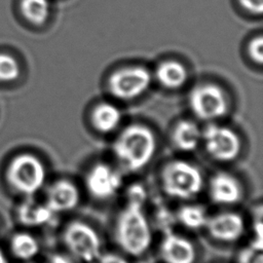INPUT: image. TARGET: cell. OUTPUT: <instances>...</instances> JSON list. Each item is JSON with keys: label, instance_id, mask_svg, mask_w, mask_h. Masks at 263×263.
<instances>
[{"label": "cell", "instance_id": "6da1fadb", "mask_svg": "<svg viewBox=\"0 0 263 263\" xmlns=\"http://www.w3.org/2000/svg\"><path fill=\"white\" fill-rule=\"evenodd\" d=\"M144 205L127 202L118 213L114 225L117 246L126 254L139 257L151 246L152 232L143 210Z\"/></svg>", "mask_w": 263, "mask_h": 263}, {"label": "cell", "instance_id": "7a4b0ae2", "mask_svg": "<svg viewBox=\"0 0 263 263\" xmlns=\"http://www.w3.org/2000/svg\"><path fill=\"white\" fill-rule=\"evenodd\" d=\"M112 149L117 160L126 170L137 172L153 158L156 150L155 136L148 127L133 124L119 134Z\"/></svg>", "mask_w": 263, "mask_h": 263}, {"label": "cell", "instance_id": "3957f363", "mask_svg": "<svg viewBox=\"0 0 263 263\" xmlns=\"http://www.w3.org/2000/svg\"><path fill=\"white\" fill-rule=\"evenodd\" d=\"M162 191L172 198L188 200L198 195L204 185L201 171L193 163L175 159L168 161L160 171Z\"/></svg>", "mask_w": 263, "mask_h": 263}, {"label": "cell", "instance_id": "277c9868", "mask_svg": "<svg viewBox=\"0 0 263 263\" xmlns=\"http://www.w3.org/2000/svg\"><path fill=\"white\" fill-rule=\"evenodd\" d=\"M7 180L20 193L33 195L43 187L46 170L37 156L22 153L10 161L7 168Z\"/></svg>", "mask_w": 263, "mask_h": 263}, {"label": "cell", "instance_id": "5b68a950", "mask_svg": "<svg viewBox=\"0 0 263 263\" xmlns=\"http://www.w3.org/2000/svg\"><path fill=\"white\" fill-rule=\"evenodd\" d=\"M68 252L83 263H93L101 253V240L92 226L81 220L69 222L62 233Z\"/></svg>", "mask_w": 263, "mask_h": 263}, {"label": "cell", "instance_id": "8992f818", "mask_svg": "<svg viewBox=\"0 0 263 263\" xmlns=\"http://www.w3.org/2000/svg\"><path fill=\"white\" fill-rule=\"evenodd\" d=\"M206 153L220 162H230L236 159L240 153V139L231 128L210 124L201 133Z\"/></svg>", "mask_w": 263, "mask_h": 263}, {"label": "cell", "instance_id": "52a82bcc", "mask_svg": "<svg viewBox=\"0 0 263 263\" xmlns=\"http://www.w3.org/2000/svg\"><path fill=\"white\" fill-rule=\"evenodd\" d=\"M189 106L200 119L213 120L223 116L228 108L223 90L211 83L195 86L189 95Z\"/></svg>", "mask_w": 263, "mask_h": 263}, {"label": "cell", "instance_id": "ba28073f", "mask_svg": "<svg viewBox=\"0 0 263 263\" xmlns=\"http://www.w3.org/2000/svg\"><path fill=\"white\" fill-rule=\"evenodd\" d=\"M151 82V74L142 67H127L112 73L108 80L111 93L121 100L139 97L147 90Z\"/></svg>", "mask_w": 263, "mask_h": 263}, {"label": "cell", "instance_id": "9c48e42d", "mask_svg": "<svg viewBox=\"0 0 263 263\" xmlns=\"http://www.w3.org/2000/svg\"><path fill=\"white\" fill-rule=\"evenodd\" d=\"M87 192L96 199L105 200L114 196L122 185L118 171L105 162L93 164L84 179Z\"/></svg>", "mask_w": 263, "mask_h": 263}, {"label": "cell", "instance_id": "30bf717a", "mask_svg": "<svg viewBox=\"0 0 263 263\" xmlns=\"http://www.w3.org/2000/svg\"><path fill=\"white\" fill-rule=\"evenodd\" d=\"M209 235L221 242L237 241L245 233L243 217L233 211H225L208 217L204 225Z\"/></svg>", "mask_w": 263, "mask_h": 263}, {"label": "cell", "instance_id": "8fae6325", "mask_svg": "<svg viewBox=\"0 0 263 263\" xmlns=\"http://www.w3.org/2000/svg\"><path fill=\"white\" fill-rule=\"evenodd\" d=\"M208 191L212 202L219 205L235 204L243 196V187L240 181L226 172L216 173L210 178Z\"/></svg>", "mask_w": 263, "mask_h": 263}, {"label": "cell", "instance_id": "7c38bea8", "mask_svg": "<svg viewBox=\"0 0 263 263\" xmlns=\"http://www.w3.org/2000/svg\"><path fill=\"white\" fill-rule=\"evenodd\" d=\"M159 255L164 263H194L197 253L191 240L168 231L160 241Z\"/></svg>", "mask_w": 263, "mask_h": 263}, {"label": "cell", "instance_id": "4fadbf2b", "mask_svg": "<svg viewBox=\"0 0 263 263\" xmlns=\"http://www.w3.org/2000/svg\"><path fill=\"white\" fill-rule=\"evenodd\" d=\"M80 201V191L69 179L54 181L46 192L45 204L53 213H66L75 209Z\"/></svg>", "mask_w": 263, "mask_h": 263}, {"label": "cell", "instance_id": "5bb4252c", "mask_svg": "<svg viewBox=\"0 0 263 263\" xmlns=\"http://www.w3.org/2000/svg\"><path fill=\"white\" fill-rule=\"evenodd\" d=\"M53 215L45 202L41 203L34 199L24 201L17 211L21 223L30 227H38L49 223Z\"/></svg>", "mask_w": 263, "mask_h": 263}, {"label": "cell", "instance_id": "9a60e30c", "mask_svg": "<svg viewBox=\"0 0 263 263\" xmlns=\"http://www.w3.org/2000/svg\"><path fill=\"white\" fill-rule=\"evenodd\" d=\"M201 141V132L191 121H180L173 132V143L181 151L189 152L197 148Z\"/></svg>", "mask_w": 263, "mask_h": 263}, {"label": "cell", "instance_id": "2e32d148", "mask_svg": "<svg viewBox=\"0 0 263 263\" xmlns=\"http://www.w3.org/2000/svg\"><path fill=\"white\" fill-rule=\"evenodd\" d=\"M91 121L97 130L107 134L119 125L121 113L116 106L110 103H101L93 109Z\"/></svg>", "mask_w": 263, "mask_h": 263}, {"label": "cell", "instance_id": "e0dca14e", "mask_svg": "<svg viewBox=\"0 0 263 263\" xmlns=\"http://www.w3.org/2000/svg\"><path fill=\"white\" fill-rule=\"evenodd\" d=\"M155 74L158 82L166 88L181 87L187 80V70L176 61L162 62L157 67Z\"/></svg>", "mask_w": 263, "mask_h": 263}, {"label": "cell", "instance_id": "ac0fdd59", "mask_svg": "<svg viewBox=\"0 0 263 263\" xmlns=\"http://www.w3.org/2000/svg\"><path fill=\"white\" fill-rule=\"evenodd\" d=\"M177 221L187 229L197 230L204 228L208 217L203 206L199 204H184L176 214Z\"/></svg>", "mask_w": 263, "mask_h": 263}, {"label": "cell", "instance_id": "d6986e66", "mask_svg": "<svg viewBox=\"0 0 263 263\" xmlns=\"http://www.w3.org/2000/svg\"><path fill=\"white\" fill-rule=\"evenodd\" d=\"M10 248L14 256L22 260H31L39 252L38 240L30 233L20 232L12 236Z\"/></svg>", "mask_w": 263, "mask_h": 263}, {"label": "cell", "instance_id": "ffe728a7", "mask_svg": "<svg viewBox=\"0 0 263 263\" xmlns=\"http://www.w3.org/2000/svg\"><path fill=\"white\" fill-rule=\"evenodd\" d=\"M20 7L25 18L34 25L43 24L49 15L48 0H21Z\"/></svg>", "mask_w": 263, "mask_h": 263}, {"label": "cell", "instance_id": "44dd1931", "mask_svg": "<svg viewBox=\"0 0 263 263\" xmlns=\"http://www.w3.org/2000/svg\"><path fill=\"white\" fill-rule=\"evenodd\" d=\"M237 263H263V242L252 240L239 251Z\"/></svg>", "mask_w": 263, "mask_h": 263}, {"label": "cell", "instance_id": "7402d4cb", "mask_svg": "<svg viewBox=\"0 0 263 263\" xmlns=\"http://www.w3.org/2000/svg\"><path fill=\"white\" fill-rule=\"evenodd\" d=\"M18 75L20 67L16 60L9 54L0 53V81H12Z\"/></svg>", "mask_w": 263, "mask_h": 263}, {"label": "cell", "instance_id": "603a6c76", "mask_svg": "<svg viewBox=\"0 0 263 263\" xmlns=\"http://www.w3.org/2000/svg\"><path fill=\"white\" fill-rule=\"evenodd\" d=\"M147 198V192L143 185L141 184H133L128 187L126 191V201L134 202L141 205H144Z\"/></svg>", "mask_w": 263, "mask_h": 263}, {"label": "cell", "instance_id": "cb8c5ba5", "mask_svg": "<svg viewBox=\"0 0 263 263\" xmlns=\"http://www.w3.org/2000/svg\"><path fill=\"white\" fill-rule=\"evenodd\" d=\"M249 53L250 57L257 62L258 64H262L263 61V39L262 36L255 37L249 43Z\"/></svg>", "mask_w": 263, "mask_h": 263}, {"label": "cell", "instance_id": "d4e9b609", "mask_svg": "<svg viewBox=\"0 0 263 263\" xmlns=\"http://www.w3.org/2000/svg\"><path fill=\"white\" fill-rule=\"evenodd\" d=\"M98 263H129L126 258L117 253H105L101 254L97 260Z\"/></svg>", "mask_w": 263, "mask_h": 263}, {"label": "cell", "instance_id": "484cf974", "mask_svg": "<svg viewBox=\"0 0 263 263\" xmlns=\"http://www.w3.org/2000/svg\"><path fill=\"white\" fill-rule=\"evenodd\" d=\"M241 6L249 12L260 14L263 10V0H239Z\"/></svg>", "mask_w": 263, "mask_h": 263}, {"label": "cell", "instance_id": "4316f807", "mask_svg": "<svg viewBox=\"0 0 263 263\" xmlns=\"http://www.w3.org/2000/svg\"><path fill=\"white\" fill-rule=\"evenodd\" d=\"M48 263H73L71 258L63 254H53L50 256Z\"/></svg>", "mask_w": 263, "mask_h": 263}, {"label": "cell", "instance_id": "83f0119b", "mask_svg": "<svg viewBox=\"0 0 263 263\" xmlns=\"http://www.w3.org/2000/svg\"><path fill=\"white\" fill-rule=\"evenodd\" d=\"M0 263H8V261H7V259H6V257H5V255H4V253L0 250Z\"/></svg>", "mask_w": 263, "mask_h": 263}]
</instances>
